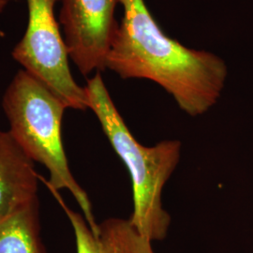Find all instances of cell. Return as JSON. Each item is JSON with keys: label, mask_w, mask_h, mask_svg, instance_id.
Here are the masks:
<instances>
[{"label": "cell", "mask_w": 253, "mask_h": 253, "mask_svg": "<svg viewBox=\"0 0 253 253\" xmlns=\"http://www.w3.org/2000/svg\"><path fill=\"white\" fill-rule=\"evenodd\" d=\"M0 253H45L41 238L39 199L0 220Z\"/></svg>", "instance_id": "obj_8"}, {"label": "cell", "mask_w": 253, "mask_h": 253, "mask_svg": "<svg viewBox=\"0 0 253 253\" xmlns=\"http://www.w3.org/2000/svg\"><path fill=\"white\" fill-rule=\"evenodd\" d=\"M47 188L72 224L77 253H155L152 241L141 235L129 218L110 217L93 233L84 217L66 205L58 190Z\"/></svg>", "instance_id": "obj_6"}, {"label": "cell", "mask_w": 253, "mask_h": 253, "mask_svg": "<svg viewBox=\"0 0 253 253\" xmlns=\"http://www.w3.org/2000/svg\"><path fill=\"white\" fill-rule=\"evenodd\" d=\"M84 89L88 109L98 118L130 175L133 212L129 220L150 241H163L172 219L163 208V191L180 162V141L165 140L153 146L141 145L118 112L99 72L87 80Z\"/></svg>", "instance_id": "obj_2"}, {"label": "cell", "mask_w": 253, "mask_h": 253, "mask_svg": "<svg viewBox=\"0 0 253 253\" xmlns=\"http://www.w3.org/2000/svg\"><path fill=\"white\" fill-rule=\"evenodd\" d=\"M58 1L27 0V29L11 54L24 71L62 100L67 108L85 111V89L73 77L69 52L54 14Z\"/></svg>", "instance_id": "obj_4"}, {"label": "cell", "mask_w": 253, "mask_h": 253, "mask_svg": "<svg viewBox=\"0 0 253 253\" xmlns=\"http://www.w3.org/2000/svg\"><path fill=\"white\" fill-rule=\"evenodd\" d=\"M4 36V33H3V32H2V31H1V30H0V37H3Z\"/></svg>", "instance_id": "obj_10"}, {"label": "cell", "mask_w": 253, "mask_h": 253, "mask_svg": "<svg viewBox=\"0 0 253 253\" xmlns=\"http://www.w3.org/2000/svg\"><path fill=\"white\" fill-rule=\"evenodd\" d=\"M39 181L34 162L9 131L0 129V220L38 199Z\"/></svg>", "instance_id": "obj_7"}, {"label": "cell", "mask_w": 253, "mask_h": 253, "mask_svg": "<svg viewBox=\"0 0 253 253\" xmlns=\"http://www.w3.org/2000/svg\"><path fill=\"white\" fill-rule=\"evenodd\" d=\"M2 106L9 123V132L24 152L42 164L50 178L40 175L46 187L71 192L81 208L91 231L96 221L87 193L70 169L62 141V120L67 106L62 100L26 71H19L5 91Z\"/></svg>", "instance_id": "obj_3"}, {"label": "cell", "mask_w": 253, "mask_h": 253, "mask_svg": "<svg viewBox=\"0 0 253 253\" xmlns=\"http://www.w3.org/2000/svg\"><path fill=\"white\" fill-rule=\"evenodd\" d=\"M59 21L70 58L86 76L105 70L118 23L115 11L119 0H60Z\"/></svg>", "instance_id": "obj_5"}, {"label": "cell", "mask_w": 253, "mask_h": 253, "mask_svg": "<svg viewBox=\"0 0 253 253\" xmlns=\"http://www.w3.org/2000/svg\"><path fill=\"white\" fill-rule=\"evenodd\" d=\"M8 3H9V0H0V13H2L4 11Z\"/></svg>", "instance_id": "obj_9"}, {"label": "cell", "mask_w": 253, "mask_h": 253, "mask_svg": "<svg viewBox=\"0 0 253 253\" xmlns=\"http://www.w3.org/2000/svg\"><path fill=\"white\" fill-rule=\"evenodd\" d=\"M119 4L123 18L115 32L105 69L122 79L155 82L190 117L208 112L225 86V62L213 53L190 49L167 36L145 0H119Z\"/></svg>", "instance_id": "obj_1"}]
</instances>
